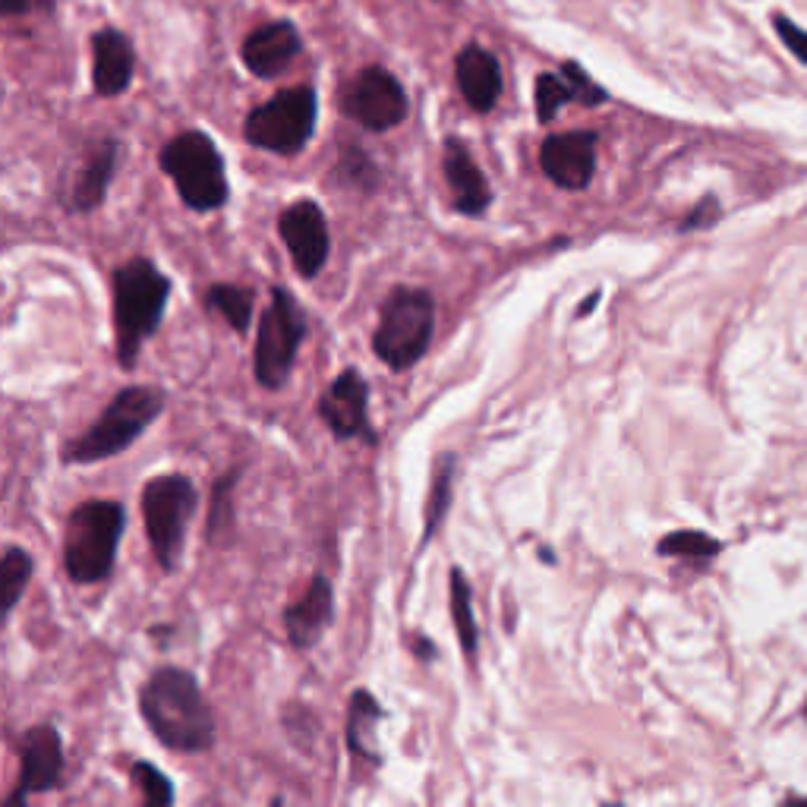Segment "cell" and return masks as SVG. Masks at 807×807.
<instances>
[{
  "instance_id": "cell-1",
  "label": "cell",
  "mask_w": 807,
  "mask_h": 807,
  "mask_svg": "<svg viewBox=\"0 0 807 807\" xmlns=\"http://www.w3.org/2000/svg\"><path fill=\"white\" fill-rule=\"evenodd\" d=\"M145 725L165 748L180 754H205L215 745V720L193 672L165 665L148 675L140 691Z\"/></svg>"
},
{
  "instance_id": "cell-2",
  "label": "cell",
  "mask_w": 807,
  "mask_h": 807,
  "mask_svg": "<svg viewBox=\"0 0 807 807\" xmlns=\"http://www.w3.org/2000/svg\"><path fill=\"white\" fill-rule=\"evenodd\" d=\"M115 341L117 360L130 373L140 360L145 338H152L165 318L171 278L152 260H130L115 272Z\"/></svg>"
},
{
  "instance_id": "cell-3",
  "label": "cell",
  "mask_w": 807,
  "mask_h": 807,
  "mask_svg": "<svg viewBox=\"0 0 807 807\" xmlns=\"http://www.w3.org/2000/svg\"><path fill=\"white\" fill-rule=\"evenodd\" d=\"M127 511L111 498H88L63 527V568L73 583H101L115 571Z\"/></svg>"
},
{
  "instance_id": "cell-4",
  "label": "cell",
  "mask_w": 807,
  "mask_h": 807,
  "mask_svg": "<svg viewBox=\"0 0 807 807\" xmlns=\"http://www.w3.org/2000/svg\"><path fill=\"white\" fill-rule=\"evenodd\" d=\"M165 392L152 385H130L117 392L108 410L88 426L86 433L63 445V463H95L127 451L140 435L161 417Z\"/></svg>"
},
{
  "instance_id": "cell-5",
  "label": "cell",
  "mask_w": 807,
  "mask_h": 807,
  "mask_svg": "<svg viewBox=\"0 0 807 807\" xmlns=\"http://www.w3.org/2000/svg\"><path fill=\"white\" fill-rule=\"evenodd\" d=\"M435 328V300L423 288H395L378 313V328L373 335L375 357L395 370H413L430 350Z\"/></svg>"
},
{
  "instance_id": "cell-6",
  "label": "cell",
  "mask_w": 807,
  "mask_h": 807,
  "mask_svg": "<svg viewBox=\"0 0 807 807\" xmlns=\"http://www.w3.org/2000/svg\"><path fill=\"white\" fill-rule=\"evenodd\" d=\"M158 165L173 180L183 205L193 212H218L231 196L225 158L200 130L173 136L171 143L161 148Z\"/></svg>"
},
{
  "instance_id": "cell-7",
  "label": "cell",
  "mask_w": 807,
  "mask_h": 807,
  "mask_svg": "<svg viewBox=\"0 0 807 807\" xmlns=\"http://www.w3.org/2000/svg\"><path fill=\"white\" fill-rule=\"evenodd\" d=\"M200 492L183 473H161L148 480L143 490L145 537L161 571H177L186 546L190 520L196 518Z\"/></svg>"
},
{
  "instance_id": "cell-8",
  "label": "cell",
  "mask_w": 807,
  "mask_h": 807,
  "mask_svg": "<svg viewBox=\"0 0 807 807\" xmlns=\"http://www.w3.org/2000/svg\"><path fill=\"white\" fill-rule=\"evenodd\" d=\"M306 338V316L297 306L293 293L285 288L272 290V303L260 318L256 332V357L253 373L262 388L275 392L288 382L290 370L297 363V350Z\"/></svg>"
},
{
  "instance_id": "cell-9",
  "label": "cell",
  "mask_w": 807,
  "mask_h": 807,
  "mask_svg": "<svg viewBox=\"0 0 807 807\" xmlns=\"http://www.w3.org/2000/svg\"><path fill=\"white\" fill-rule=\"evenodd\" d=\"M316 130V92L310 86H293L268 98L256 111H250L243 133L246 143L275 155L303 152Z\"/></svg>"
},
{
  "instance_id": "cell-10",
  "label": "cell",
  "mask_w": 807,
  "mask_h": 807,
  "mask_svg": "<svg viewBox=\"0 0 807 807\" xmlns=\"http://www.w3.org/2000/svg\"><path fill=\"white\" fill-rule=\"evenodd\" d=\"M341 108L360 127H366L373 133H385V130L398 127L404 117H407V95H404L401 83L388 70L366 67L345 88Z\"/></svg>"
},
{
  "instance_id": "cell-11",
  "label": "cell",
  "mask_w": 807,
  "mask_h": 807,
  "mask_svg": "<svg viewBox=\"0 0 807 807\" xmlns=\"http://www.w3.org/2000/svg\"><path fill=\"white\" fill-rule=\"evenodd\" d=\"M278 233L288 246L297 275L316 278L328 262V253H332V233H328V221H325L318 202H290L278 218Z\"/></svg>"
},
{
  "instance_id": "cell-12",
  "label": "cell",
  "mask_w": 807,
  "mask_h": 807,
  "mask_svg": "<svg viewBox=\"0 0 807 807\" xmlns=\"http://www.w3.org/2000/svg\"><path fill=\"white\" fill-rule=\"evenodd\" d=\"M318 417L335 438H360L375 445L378 435L370 426V385L360 370H345L318 398Z\"/></svg>"
},
{
  "instance_id": "cell-13",
  "label": "cell",
  "mask_w": 807,
  "mask_h": 807,
  "mask_svg": "<svg viewBox=\"0 0 807 807\" xmlns=\"http://www.w3.org/2000/svg\"><path fill=\"white\" fill-rule=\"evenodd\" d=\"M540 168L558 190H587L597 171V133H555L540 148Z\"/></svg>"
},
{
  "instance_id": "cell-14",
  "label": "cell",
  "mask_w": 807,
  "mask_h": 807,
  "mask_svg": "<svg viewBox=\"0 0 807 807\" xmlns=\"http://www.w3.org/2000/svg\"><path fill=\"white\" fill-rule=\"evenodd\" d=\"M63 776V742L55 725H32L20 750V788L26 795L58 788Z\"/></svg>"
},
{
  "instance_id": "cell-15",
  "label": "cell",
  "mask_w": 807,
  "mask_h": 807,
  "mask_svg": "<svg viewBox=\"0 0 807 807\" xmlns=\"http://www.w3.org/2000/svg\"><path fill=\"white\" fill-rule=\"evenodd\" d=\"M332 622H335V587L325 575H316L310 590L285 612V631H288L290 647L297 650L316 647L322 635L332 628Z\"/></svg>"
},
{
  "instance_id": "cell-16",
  "label": "cell",
  "mask_w": 807,
  "mask_h": 807,
  "mask_svg": "<svg viewBox=\"0 0 807 807\" xmlns=\"http://www.w3.org/2000/svg\"><path fill=\"white\" fill-rule=\"evenodd\" d=\"M442 171L455 193V212L463 218H480L492 202V186L486 173L477 168L470 158L467 145L461 140H445V155H442Z\"/></svg>"
},
{
  "instance_id": "cell-17",
  "label": "cell",
  "mask_w": 807,
  "mask_h": 807,
  "mask_svg": "<svg viewBox=\"0 0 807 807\" xmlns=\"http://www.w3.org/2000/svg\"><path fill=\"white\" fill-rule=\"evenodd\" d=\"M133 67H136V55H133V45L123 32H95V38H92V83H95L98 95H105V98L123 95L133 83Z\"/></svg>"
},
{
  "instance_id": "cell-18",
  "label": "cell",
  "mask_w": 807,
  "mask_h": 807,
  "mask_svg": "<svg viewBox=\"0 0 807 807\" xmlns=\"http://www.w3.org/2000/svg\"><path fill=\"white\" fill-rule=\"evenodd\" d=\"M300 55V35L290 23H268L243 41V63L253 76L275 80Z\"/></svg>"
},
{
  "instance_id": "cell-19",
  "label": "cell",
  "mask_w": 807,
  "mask_h": 807,
  "mask_svg": "<svg viewBox=\"0 0 807 807\" xmlns=\"http://www.w3.org/2000/svg\"><path fill=\"white\" fill-rule=\"evenodd\" d=\"M455 73H458L461 95L473 111L486 115L495 108V101L502 95V70H498V60L492 58L486 48H480V45L463 48L455 60Z\"/></svg>"
},
{
  "instance_id": "cell-20",
  "label": "cell",
  "mask_w": 807,
  "mask_h": 807,
  "mask_svg": "<svg viewBox=\"0 0 807 807\" xmlns=\"http://www.w3.org/2000/svg\"><path fill=\"white\" fill-rule=\"evenodd\" d=\"M117 168V143L115 140H105L101 145L92 148V155L86 158V165L76 173V183H73V193H70V208L73 212H95L105 196H108V186H111V177Z\"/></svg>"
},
{
  "instance_id": "cell-21",
  "label": "cell",
  "mask_w": 807,
  "mask_h": 807,
  "mask_svg": "<svg viewBox=\"0 0 807 807\" xmlns=\"http://www.w3.org/2000/svg\"><path fill=\"white\" fill-rule=\"evenodd\" d=\"M382 707L370 691H357L350 697V710H347V748L353 757L370 760V763H382V754L375 748L373 732L382 722Z\"/></svg>"
},
{
  "instance_id": "cell-22",
  "label": "cell",
  "mask_w": 807,
  "mask_h": 807,
  "mask_svg": "<svg viewBox=\"0 0 807 807\" xmlns=\"http://www.w3.org/2000/svg\"><path fill=\"white\" fill-rule=\"evenodd\" d=\"M455 473H458V455L455 451H442L433 463V486H430V502H426V523H423V543L426 546L435 537V530L442 527V520L451 508L455 498Z\"/></svg>"
},
{
  "instance_id": "cell-23",
  "label": "cell",
  "mask_w": 807,
  "mask_h": 807,
  "mask_svg": "<svg viewBox=\"0 0 807 807\" xmlns=\"http://www.w3.org/2000/svg\"><path fill=\"white\" fill-rule=\"evenodd\" d=\"M448 597H451V622H455V631L461 640V650L473 660L480 650V625L473 615V593H470V583H467L461 568L448 571Z\"/></svg>"
},
{
  "instance_id": "cell-24",
  "label": "cell",
  "mask_w": 807,
  "mask_h": 807,
  "mask_svg": "<svg viewBox=\"0 0 807 807\" xmlns=\"http://www.w3.org/2000/svg\"><path fill=\"white\" fill-rule=\"evenodd\" d=\"M253 303H256V293L250 288H237V285H215V288H208V293H205V306L225 318L237 335H246L250 332Z\"/></svg>"
},
{
  "instance_id": "cell-25",
  "label": "cell",
  "mask_w": 807,
  "mask_h": 807,
  "mask_svg": "<svg viewBox=\"0 0 807 807\" xmlns=\"http://www.w3.org/2000/svg\"><path fill=\"white\" fill-rule=\"evenodd\" d=\"M32 555L26 549L7 546L3 549V558H0V609H3V618H10V612L20 605L26 587L32 580Z\"/></svg>"
},
{
  "instance_id": "cell-26",
  "label": "cell",
  "mask_w": 807,
  "mask_h": 807,
  "mask_svg": "<svg viewBox=\"0 0 807 807\" xmlns=\"http://www.w3.org/2000/svg\"><path fill=\"white\" fill-rule=\"evenodd\" d=\"M720 552V540H713V537H707L700 530H675V533H669V537H663L657 543V555H663V558H682V562H691L697 568L710 565Z\"/></svg>"
},
{
  "instance_id": "cell-27",
  "label": "cell",
  "mask_w": 807,
  "mask_h": 807,
  "mask_svg": "<svg viewBox=\"0 0 807 807\" xmlns=\"http://www.w3.org/2000/svg\"><path fill=\"white\" fill-rule=\"evenodd\" d=\"M237 473H225L218 483H215V492H212V505H208V543L212 546H221L233 530V486H237Z\"/></svg>"
},
{
  "instance_id": "cell-28",
  "label": "cell",
  "mask_w": 807,
  "mask_h": 807,
  "mask_svg": "<svg viewBox=\"0 0 807 807\" xmlns=\"http://www.w3.org/2000/svg\"><path fill=\"white\" fill-rule=\"evenodd\" d=\"M533 98H537V120L540 123H552L568 101H577L575 88L565 80V73H543L537 80Z\"/></svg>"
},
{
  "instance_id": "cell-29",
  "label": "cell",
  "mask_w": 807,
  "mask_h": 807,
  "mask_svg": "<svg viewBox=\"0 0 807 807\" xmlns=\"http://www.w3.org/2000/svg\"><path fill=\"white\" fill-rule=\"evenodd\" d=\"M130 776L136 782V788L143 792V802L148 807H168L173 802V785L171 779L165 776L158 767L145 763V760H136L130 767Z\"/></svg>"
},
{
  "instance_id": "cell-30",
  "label": "cell",
  "mask_w": 807,
  "mask_h": 807,
  "mask_svg": "<svg viewBox=\"0 0 807 807\" xmlns=\"http://www.w3.org/2000/svg\"><path fill=\"white\" fill-rule=\"evenodd\" d=\"M562 73H565V80L571 83V88H575V98L580 101V105H587V108H597V105H603L605 98V88H600L580 67H577L575 60H568L565 67H562Z\"/></svg>"
},
{
  "instance_id": "cell-31",
  "label": "cell",
  "mask_w": 807,
  "mask_h": 807,
  "mask_svg": "<svg viewBox=\"0 0 807 807\" xmlns=\"http://www.w3.org/2000/svg\"><path fill=\"white\" fill-rule=\"evenodd\" d=\"M773 29H776V35L782 38V45H785L795 58L802 60V63H807V29H802L798 23H792V20L782 16V13L773 16Z\"/></svg>"
},
{
  "instance_id": "cell-32",
  "label": "cell",
  "mask_w": 807,
  "mask_h": 807,
  "mask_svg": "<svg viewBox=\"0 0 807 807\" xmlns=\"http://www.w3.org/2000/svg\"><path fill=\"white\" fill-rule=\"evenodd\" d=\"M720 215V208H716V200H703L697 208H694L691 215L682 221V228L678 231H697V228H707L713 218Z\"/></svg>"
},
{
  "instance_id": "cell-33",
  "label": "cell",
  "mask_w": 807,
  "mask_h": 807,
  "mask_svg": "<svg viewBox=\"0 0 807 807\" xmlns=\"http://www.w3.org/2000/svg\"><path fill=\"white\" fill-rule=\"evenodd\" d=\"M32 3H35V0H3V13H7V16H20V13H29ZM41 3H51V7H55V0H41Z\"/></svg>"
},
{
  "instance_id": "cell-34",
  "label": "cell",
  "mask_w": 807,
  "mask_h": 807,
  "mask_svg": "<svg viewBox=\"0 0 807 807\" xmlns=\"http://www.w3.org/2000/svg\"><path fill=\"white\" fill-rule=\"evenodd\" d=\"M413 647H417L420 660H433V657H430V653H433V643H426V640H413Z\"/></svg>"
}]
</instances>
